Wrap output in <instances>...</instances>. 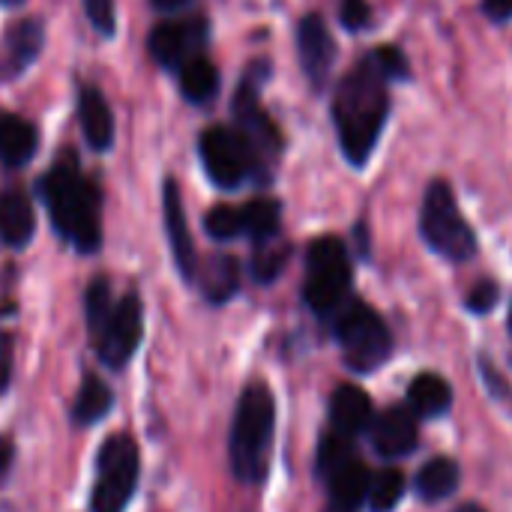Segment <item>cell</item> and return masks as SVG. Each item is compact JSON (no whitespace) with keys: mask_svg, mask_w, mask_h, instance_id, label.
Masks as SVG:
<instances>
[{"mask_svg":"<svg viewBox=\"0 0 512 512\" xmlns=\"http://www.w3.org/2000/svg\"><path fill=\"white\" fill-rule=\"evenodd\" d=\"M36 192L51 216L54 231L81 255L102 249V192L90 180L75 153H63L39 180Z\"/></svg>","mask_w":512,"mask_h":512,"instance_id":"cell-1","label":"cell"},{"mask_svg":"<svg viewBox=\"0 0 512 512\" xmlns=\"http://www.w3.org/2000/svg\"><path fill=\"white\" fill-rule=\"evenodd\" d=\"M387 114H390L387 75L369 57L354 72L345 75L333 102L339 144L354 165H363L372 156L378 135L387 123Z\"/></svg>","mask_w":512,"mask_h":512,"instance_id":"cell-2","label":"cell"},{"mask_svg":"<svg viewBox=\"0 0 512 512\" xmlns=\"http://www.w3.org/2000/svg\"><path fill=\"white\" fill-rule=\"evenodd\" d=\"M276 426V402L264 384H249L240 396L231 426V468L240 480L258 483L267 471V453Z\"/></svg>","mask_w":512,"mask_h":512,"instance_id":"cell-3","label":"cell"},{"mask_svg":"<svg viewBox=\"0 0 512 512\" xmlns=\"http://www.w3.org/2000/svg\"><path fill=\"white\" fill-rule=\"evenodd\" d=\"M420 231H423V240L438 255H444L450 261H468L477 252L474 228L459 213V204L453 198V189L444 180L432 183L429 192H426L423 216H420Z\"/></svg>","mask_w":512,"mask_h":512,"instance_id":"cell-4","label":"cell"},{"mask_svg":"<svg viewBox=\"0 0 512 512\" xmlns=\"http://www.w3.org/2000/svg\"><path fill=\"white\" fill-rule=\"evenodd\" d=\"M141 474L138 447L129 435H114L102 444L96 459V486L90 495L93 512H123L135 495Z\"/></svg>","mask_w":512,"mask_h":512,"instance_id":"cell-5","label":"cell"},{"mask_svg":"<svg viewBox=\"0 0 512 512\" xmlns=\"http://www.w3.org/2000/svg\"><path fill=\"white\" fill-rule=\"evenodd\" d=\"M351 285L348 249L339 237H318L306 255V285L303 297L315 312L336 309Z\"/></svg>","mask_w":512,"mask_h":512,"instance_id":"cell-6","label":"cell"},{"mask_svg":"<svg viewBox=\"0 0 512 512\" xmlns=\"http://www.w3.org/2000/svg\"><path fill=\"white\" fill-rule=\"evenodd\" d=\"M336 336H339L348 366L357 372L378 369L393 351V339H390L384 318L366 303L345 306V312L336 321Z\"/></svg>","mask_w":512,"mask_h":512,"instance_id":"cell-7","label":"cell"},{"mask_svg":"<svg viewBox=\"0 0 512 512\" xmlns=\"http://www.w3.org/2000/svg\"><path fill=\"white\" fill-rule=\"evenodd\" d=\"M198 153L204 162L207 177L219 186V189H237L246 183V177L258 168L252 147L243 141V135L237 129L228 126H210L204 129L201 141H198Z\"/></svg>","mask_w":512,"mask_h":512,"instance_id":"cell-8","label":"cell"},{"mask_svg":"<svg viewBox=\"0 0 512 512\" xmlns=\"http://www.w3.org/2000/svg\"><path fill=\"white\" fill-rule=\"evenodd\" d=\"M141 336H144V306L141 297L129 291L114 303L111 315L90 339L96 342V354L108 369H123L138 351Z\"/></svg>","mask_w":512,"mask_h":512,"instance_id":"cell-9","label":"cell"},{"mask_svg":"<svg viewBox=\"0 0 512 512\" xmlns=\"http://www.w3.org/2000/svg\"><path fill=\"white\" fill-rule=\"evenodd\" d=\"M264 69H267V63H255V66L246 72V78H243V84H240V90H237V96H234L237 132H240L243 141L252 147L258 165H261L264 159H273V156L282 150V135H279L276 123L267 117V111H264L261 102H258V84H261V78H264Z\"/></svg>","mask_w":512,"mask_h":512,"instance_id":"cell-10","label":"cell"},{"mask_svg":"<svg viewBox=\"0 0 512 512\" xmlns=\"http://www.w3.org/2000/svg\"><path fill=\"white\" fill-rule=\"evenodd\" d=\"M210 27L204 18H177V21H162L150 30L147 36V51L156 60V66L168 72H180L183 63L201 54L207 45Z\"/></svg>","mask_w":512,"mask_h":512,"instance_id":"cell-11","label":"cell"},{"mask_svg":"<svg viewBox=\"0 0 512 512\" xmlns=\"http://www.w3.org/2000/svg\"><path fill=\"white\" fill-rule=\"evenodd\" d=\"M162 213H165V234H168L174 264H177L183 279H195L198 276V255H195L192 231H189V222H186L180 186H177L174 177H168L162 183Z\"/></svg>","mask_w":512,"mask_h":512,"instance_id":"cell-12","label":"cell"},{"mask_svg":"<svg viewBox=\"0 0 512 512\" xmlns=\"http://www.w3.org/2000/svg\"><path fill=\"white\" fill-rule=\"evenodd\" d=\"M297 51H300V63L303 72L309 75V81L315 87H321L333 69L336 60V42L333 33L327 27V21L321 15H306L297 27Z\"/></svg>","mask_w":512,"mask_h":512,"instance_id":"cell-13","label":"cell"},{"mask_svg":"<svg viewBox=\"0 0 512 512\" xmlns=\"http://www.w3.org/2000/svg\"><path fill=\"white\" fill-rule=\"evenodd\" d=\"M45 48V24L39 18L15 21L3 36V57H0V78H18L27 66L39 60Z\"/></svg>","mask_w":512,"mask_h":512,"instance_id":"cell-14","label":"cell"},{"mask_svg":"<svg viewBox=\"0 0 512 512\" xmlns=\"http://www.w3.org/2000/svg\"><path fill=\"white\" fill-rule=\"evenodd\" d=\"M78 123L90 150L108 153L114 144V114L96 84L78 87Z\"/></svg>","mask_w":512,"mask_h":512,"instance_id":"cell-15","label":"cell"},{"mask_svg":"<svg viewBox=\"0 0 512 512\" xmlns=\"http://www.w3.org/2000/svg\"><path fill=\"white\" fill-rule=\"evenodd\" d=\"M417 438L420 429H417V414L411 408H390L372 423V444L387 459L408 456L417 447Z\"/></svg>","mask_w":512,"mask_h":512,"instance_id":"cell-16","label":"cell"},{"mask_svg":"<svg viewBox=\"0 0 512 512\" xmlns=\"http://www.w3.org/2000/svg\"><path fill=\"white\" fill-rule=\"evenodd\" d=\"M36 234V213L21 189L0 192V243L9 249H24Z\"/></svg>","mask_w":512,"mask_h":512,"instance_id":"cell-17","label":"cell"},{"mask_svg":"<svg viewBox=\"0 0 512 512\" xmlns=\"http://www.w3.org/2000/svg\"><path fill=\"white\" fill-rule=\"evenodd\" d=\"M39 150V129L18 114H0V165L24 168Z\"/></svg>","mask_w":512,"mask_h":512,"instance_id":"cell-18","label":"cell"},{"mask_svg":"<svg viewBox=\"0 0 512 512\" xmlns=\"http://www.w3.org/2000/svg\"><path fill=\"white\" fill-rule=\"evenodd\" d=\"M330 420L333 429L342 435H360L366 432L375 420H372V399L360 390V387H339L330 399Z\"/></svg>","mask_w":512,"mask_h":512,"instance_id":"cell-19","label":"cell"},{"mask_svg":"<svg viewBox=\"0 0 512 512\" xmlns=\"http://www.w3.org/2000/svg\"><path fill=\"white\" fill-rule=\"evenodd\" d=\"M369 471L363 468L360 459H354L351 465H345L342 471H336L330 477V504L327 512H357L369 501Z\"/></svg>","mask_w":512,"mask_h":512,"instance_id":"cell-20","label":"cell"},{"mask_svg":"<svg viewBox=\"0 0 512 512\" xmlns=\"http://www.w3.org/2000/svg\"><path fill=\"white\" fill-rule=\"evenodd\" d=\"M177 81H180L183 99L192 102V105H207L219 93V69L204 54H198L189 63H183L180 72H177Z\"/></svg>","mask_w":512,"mask_h":512,"instance_id":"cell-21","label":"cell"},{"mask_svg":"<svg viewBox=\"0 0 512 512\" xmlns=\"http://www.w3.org/2000/svg\"><path fill=\"white\" fill-rule=\"evenodd\" d=\"M453 402V390L444 378L426 372V375H417L408 387V408L417 414V417H438L450 408Z\"/></svg>","mask_w":512,"mask_h":512,"instance_id":"cell-22","label":"cell"},{"mask_svg":"<svg viewBox=\"0 0 512 512\" xmlns=\"http://www.w3.org/2000/svg\"><path fill=\"white\" fill-rule=\"evenodd\" d=\"M240 288V264L231 255H216L201 267V291L210 303H225Z\"/></svg>","mask_w":512,"mask_h":512,"instance_id":"cell-23","label":"cell"},{"mask_svg":"<svg viewBox=\"0 0 512 512\" xmlns=\"http://www.w3.org/2000/svg\"><path fill=\"white\" fill-rule=\"evenodd\" d=\"M459 465L453 459H432L417 474V492L423 501H444L459 489Z\"/></svg>","mask_w":512,"mask_h":512,"instance_id":"cell-24","label":"cell"},{"mask_svg":"<svg viewBox=\"0 0 512 512\" xmlns=\"http://www.w3.org/2000/svg\"><path fill=\"white\" fill-rule=\"evenodd\" d=\"M111 405H114V396H111L108 384L99 381L96 375H87L81 390H78V396H75L72 417H75L78 426H93V423H99L111 411Z\"/></svg>","mask_w":512,"mask_h":512,"instance_id":"cell-25","label":"cell"},{"mask_svg":"<svg viewBox=\"0 0 512 512\" xmlns=\"http://www.w3.org/2000/svg\"><path fill=\"white\" fill-rule=\"evenodd\" d=\"M240 213H243V234H249L255 243L279 234V213H282L279 201L255 198L246 207H240Z\"/></svg>","mask_w":512,"mask_h":512,"instance_id":"cell-26","label":"cell"},{"mask_svg":"<svg viewBox=\"0 0 512 512\" xmlns=\"http://www.w3.org/2000/svg\"><path fill=\"white\" fill-rule=\"evenodd\" d=\"M288 258H291V246L285 240H279V234L267 237V240H258L255 255H252V276L258 282H273L285 270Z\"/></svg>","mask_w":512,"mask_h":512,"instance_id":"cell-27","label":"cell"},{"mask_svg":"<svg viewBox=\"0 0 512 512\" xmlns=\"http://www.w3.org/2000/svg\"><path fill=\"white\" fill-rule=\"evenodd\" d=\"M402 495H405V477H402L399 468H384L369 483V507H372V512H390L393 507H399Z\"/></svg>","mask_w":512,"mask_h":512,"instance_id":"cell-28","label":"cell"},{"mask_svg":"<svg viewBox=\"0 0 512 512\" xmlns=\"http://www.w3.org/2000/svg\"><path fill=\"white\" fill-rule=\"evenodd\" d=\"M357 456H354V444H351V435H342V432H330L321 447H318V471L330 480L336 471H342L345 465H351Z\"/></svg>","mask_w":512,"mask_h":512,"instance_id":"cell-29","label":"cell"},{"mask_svg":"<svg viewBox=\"0 0 512 512\" xmlns=\"http://www.w3.org/2000/svg\"><path fill=\"white\" fill-rule=\"evenodd\" d=\"M111 309H114L111 285H108L105 276H99V279H93L87 285V294H84V312H87V330H90V336L105 324V318L111 315Z\"/></svg>","mask_w":512,"mask_h":512,"instance_id":"cell-30","label":"cell"},{"mask_svg":"<svg viewBox=\"0 0 512 512\" xmlns=\"http://www.w3.org/2000/svg\"><path fill=\"white\" fill-rule=\"evenodd\" d=\"M204 231L213 237V240H234L243 234V213L240 207H231V204H219L213 207L207 216H204Z\"/></svg>","mask_w":512,"mask_h":512,"instance_id":"cell-31","label":"cell"},{"mask_svg":"<svg viewBox=\"0 0 512 512\" xmlns=\"http://www.w3.org/2000/svg\"><path fill=\"white\" fill-rule=\"evenodd\" d=\"M81 3H84L87 24L102 39H114L117 36V9H114V0H81Z\"/></svg>","mask_w":512,"mask_h":512,"instance_id":"cell-32","label":"cell"},{"mask_svg":"<svg viewBox=\"0 0 512 512\" xmlns=\"http://www.w3.org/2000/svg\"><path fill=\"white\" fill-rule=\"evenodd\" d=\"M372 60H375L378 69L387 75V81H402V78H408V60H405V54H402L396 45H381V48L372 54Z\"/></svg>","mask_w":512,"mask_h":512,"instance_id":"cell-33","label":"cell"},{"mask_svg":"<svg viewBox=\"0 0 512 512\" xmlns=\"http://www.w3.org/2000/svg\"><path fill=\"white\" fill-rule=\"evenodd\" d=\"M372 18V9L366 0H342V24L348 30H360L366 27V21Z\"/></svg>","mask_w":512,"mask_h":512,"instance_id":"cell-34","label":"cell"},{"mask_svg":"<svg viewBox=\"0 0 512 512\" xmlns=\"http://www.w3.org/2000/svg\"><path fill=\"white\" fill-rule=\"evenodd\" d=\"M498 300V285L495 282H480L471 294H468V309L471 312H489Z\"/></svg>","mask_w":512,"mask_h":512,"instance_id":"cell-35","label":"cell"},{"mask_svg":"<svg viewBox=\"0 0 512 512\" xmlns=\"http://www.w3.org/2000/svg\"><path fill=\"white\" fill-rule=\"evenodd\" d=\"M12 360H15L12 336L9 333H0V396L6 393V387L12 381Z\"/></svg>","mask_w":512,"mask_h":512,"instance_id":"cell-36","label":"cell"},{"mask_svg":"<svg viewBox=\"0 0 512 512\" xmlns=\"http://www.w3.org/2000/svg\"><path fill=\"white\" fill-rule=\"evenodd\" d=\"M483 12L492 21H507L512 18V0H483Z\"/></svg>","mask_w":512,"mask_h":512,"instance_id":"cell-37","label":"cell"},{"mask_svg":"<svg viewBox=\"0 0 512 512\" xmlns=\"http://www.w3.org/2000/svg\"><path fill=\"white\" fill-rule=\"evenodd\" d=\"M156 9H162V12H174V9H183L189 0H150Z\"/></svg>","mask_w":512,"mask_h":512,"instance_id":"cell-38","label":"cell"},{"mask_svg":"<svg viewBox=\"0 0 512 512\" xmlns=\"http://www.w3.org/2000/svg\"><path fill=\"white\" fill-rule=\"evenodd\" d=\"M456 512H486L483 507H477V504H465V507H459Z\"/></svg>","mask_w":512,"mask_h":512,"instance_id":"cell-39","label":"cell"},{"mask_svg":"<svg viewBox=\"0 0 512 512\" xmlns=\"http://www.w3.org/2000/svg\"><path fill=\"white\" fill-rule=\"evenodd\" d=\"M24 0H0V6H21Z\"/></svg>","mask_w":512,"mask_h":512,"instance_id":"cell-40","label":"cell"},{"mask_svg":"<svg viewBox=\"0 0 512 512\" xmlns=\"http://www.w3.org/2000/svg\"><path fill=\"white\" fill-rule=\"evenodd\" d=\"M510 327H512V312H510Z\"/></svg>","mask_w":512,"mask_h":512,"instance_id":"cell-41","label":"cell"}]
</instances>
